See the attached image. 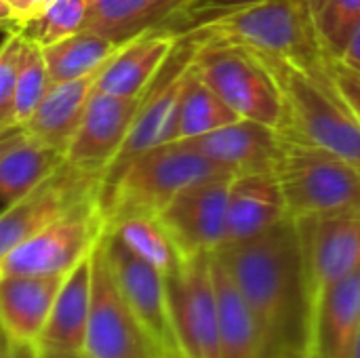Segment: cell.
Instances as JSON below:
<instances>
[{
	"label": "cell",
	"mask_w": 360,
	"mask_h": 358,
	"mask_svg": "<svg viewBox=\"0 0 360 358\" xmlns=\"http://www.w3.org/2000/svg\"><path fill=\"white\" fill-rule=\"evenodd\" d=\"M251 308L264 358L285 346H304L308 300L295 224L287 217L268 232L213 253Z\"/></svg>",
	"instance_id": "cell-1"
},
{
	"label": "cell",
	"mask_w": 360,
	"mask_h": 358,
	"mask_svg": "<svg viewBox=\"0 0 360 358\" xmlns=\"http://www.w3.org/2000/svg\"><path fill=\"white\" fill-rule=\"evenodd\" d=\"M259 57L272 70L285 101L276 129L331 152L360 175V120L340 93L329 65L308 72L274 57Z\"/></svg>",
	"instance_id": "cell-2"
},
{
	"label": "cell",
	"mask_w": 360,
	"mask_h": 358,
	"mask_svg": "<svg viewBox=\"0 0 360 358\" xmlns=\"http://www.w3.org/2000/svg\"><path fill=\"white\" fill-rule=\"evenodd\" d=\"M200 40L245 46L316 72L329 65L308 0H266L192 27Z\"/></svg>",
	"instance_id": "cell-3"
},
{
	"label": "cell",
	"mask_w": 360,
	"mask_h": 358,
	"mask_svg": "<svg viewBox=\"0 0 360 358\" xmlns=\"http://www.w3.org/2000/svg\"><path fill=\"white\" fill-rule=\"evenodd\" d=\"M226 175L188 141H169L135 156L101 188L105 222L127 213L158 215L184 190Z\"/></svg>",
	"instance_id": "cell-4"
},
{
	"label": "cell",
	"mask_w": 360,
	"mask_h": 358,
	"mask_svg": "<svg viewBox=\"0 0 360 358\" xmlns=\"http://www.w3.org/2000/svg\"><path fill=\"white\" fill-rule=\"evenodd\" d=\"M272 175L291 222L360 209V175L352 167L331 152L281 131Z\"/></svg>",
	"instance_id": "cell-5"
},
{
	"label": "cell",
	"mask_w": 360,
	"mask_h": 358,
	"mask_svg": "<svg viewBox=\"0 0 360 358\" xmlns=\"http://www.w3.org/2000/svg\"><path fill=\"white\" fill-rule=\"evenodd\" d=\"M192 68L238 118L257 120L274 129L281 124L285 112L281 87L266 61L253 51L198 38Z\"/></svg>",
	"instance_id": "cell-6"
},
{
	"label": "cell",
	"mask_w": 360,
	"mask_h": 358,
	"mask_svg": "<svg viewBox=\"0 0 360 358\" xmlns=\"http://www.w3.org/2000/svg\"><path fill=\"white\" fill-rule=\"evenodd\" d=\"M103 232L101 198L84 200L6 253L0 276H63L93 251Z\"/></svg>",
	"instance_id": "cell-7"
},
{
	"label": "cell",
	"mask_w": 360,
	"mask_h": 358,
	"mask_svg": "<svg viewBox=\"0 0 360 358\" xmlns=\"http://www.w3.org/2000/svg\"><path fill=\"white\" fill-rule=\"evenodd\" d=\"M91 260L93 293L82 352L89 358H160L116 287L103 249V234L93 247Z\"/></svg>",
	"instance_id": "cell-8"
},
{
	"label": "cell",
	"mask_w": 360,
	"mask_h": 358,
	"mask_svg": "<svg viewBox=\"0 0 360 358\" xmlns=\"http://www.w3.org/2000/svg\"><path fill=\"white\" fill-rule=\"evenodd\" d=\"M177 350L188 358L217 357V291L211 255L184 257L167 276Z\"/></svg>",
	"instance_id": "cell-9"
},
{
	"label": "cell",
	"mask_w": 360,
	"mask_h": 358,
	"mask_svg": "<svg viewBox=\"0 0 360 358\" xmlns=\"http://www.w3.org/2000/svg\"><path fill=\"white\" fill-rule=\"evenodd\" d=\"M101 188L103 179L99 175L84 173L68 162L59 167L49 179L0 213V260L76 205L101 198Z\"/></svg>",
	"instance_id": "cell-10"
},
{
	"label": "cell",
	"mask_w": 360,
	"mask_h": 358,
	"mask_svg": "<svg viewBox=\"0 0 360 358\" xmlns=\"http://www.w3.org/2000/svg\"><path fill=\"white\" fill-rule=\"evenodd\" d=\"M293 224L300 241L308 302L329 285L359 270L360 209L312 215Z\"/></svg>",
	"instance_id": "cell-11"
},
{
	"label": "cell",
	"mask_w": 360,
	"mask_h": 358,
	"mask_svg": "<svg viewBox=\"0 0 360 358\" xmlns=\"http://www.w3.org/2000/svg\"><path fill=\"white\" fill-rule=\"evenodd\" d=\"M230 175H215L177 194L158 219L184 257L213 255L228 241Z\"/></svg>",
	"instance_id": "cell-12"
},
{
	"label": "cell",
	"mask_w": 360,
	"mask_h": 358,
	"mask_svg": "<svg viewBox=\"0 0 360 358\" xmlns=\"http://www.w3.org/2000/svg\"><path fill=\"white\" fill-rule=\"evenodd\" d=\"M103 249L122 300L156 346L158 354L177 350L171 323L167 276L131 253L108 230L103 232Z\"/></svg>",
	"instance_id": "cell-13"
},
{
	"label": "cell",
	"mask_w": 360,
	"mask_h": 358,
	"mask_svg": "<svg viewBox=\"0 0 360 358\" xmlns=\"http://www.w3.org/2000/svg\"><path fill=\"white\" fill-rule=\"evenodd\" d=\"M141 103L143 95L118 97L95 91L65 148V162L103 179L118 156Z\"/></svg>",
	"instance_id": "cell-14"
},
{
	"label": "cell",
	"mask_w": 360,
	"mask_h": 358,
	"mask_svg": "<svg viewBox=\"0 0 360 358\" xmlns=\"http://www.w3.org/2000/svg\"><path fill=\"white\" fill-rule=\"evenodd\" d=\"M230 177L272 173L278 131L257 120L238 118L207 135L184 139Z\"/></svg>",
	"instance_id": "cell-15"
},
{
	"label": "cell",
	"mask_w": 360,
	"mask_h": 358,
	"mask_svg": "<svg viewBox=\"0 0 360 358\" xmlns=\"http://www.w3.org/2000/svg\"><path fill=\"white\" fill-rule=\"evenodd\" d=\"M177 42L179 36L167 27L135 36L133 40L124 42L118 53L103 65L95 91L118 97L146 95L175 51Z\"/></svg>",
	"instance_id": "cell-16"
},
{
	"label": "cell",
	"mask_w": 360,
	"mask_h": 358,
	"mask_svg": "<svg viewBox=\"0 0 360 358\" xmlns=\"http://www.w3.org/2000/svg\"><path fill=\"white\" fill-rule=\"evenodd\" d=\"M360 333V268L308 302L306 342L327 358H348Z\"/></svg>",
	"instance_id": "cell-17"
},
{
	"label": "cell",
	"mask_w": 360,
	"mask_h": 358,
	"mask_svg": "<svg viewBox=\"0 0 360 358\" xmlns=\"http://www.w3.org/2000/svg\"><path fill=\"white\" fill-rule=\"evenodd\" d=\"M63 276H0V333L38 346Z\"/></svg>",
	"instance_id": "cell-18"
},
{
	"label": "cell",
	"mask_w": 360,
	"mask_h": 358,
	"mask_svg": "<svg viewBox=\"0 0 360 358\" xmlns=\"http://www.w3.org/2000/svg\"><path fill=\"white\" fill-rule=\"evenodd\" d=\"M93 253V251H91ZM91 253L80 260L61 281L49 321L40 335V350L80 352L86 335L93 293V260Z\"/></svg>",
	"instance_id": "cell-19"
},
{
	"label": "cell",
	"mask_w": 360,
	"mask_h": 358,
	"mask_svg": "<svg viewBox=\"0 0 360 358\" xmlns=\"http://www.w3.org/2000/svg\"><path fill=\"white\" fill-rule=\"evenodd\" d=\"M287 219L285 200L272 173L232 177L228 192V245L251 241Z\"/></svg>",
	"instance_id": "cell-20"
},
{
	"label": "cell",
	"mask_w": 360,
	"mask_h": 358,
	"mask_svg": "<svg viewBox=\"0 0 360 358\" xmlns=\"http://www.w3.org/2000/svg\"><path fill=\"white\" fill-rule=\"evenodd\" d=\"M103 70V68H101ZM86 74L82 78L65 80L51 84L30 120L23 124V131L53 148L65 152L72 135L76 133L89 99L95 93L99 72Z\"/></svg>",
	"instance_id": "cell-21"
},
{
	"label": "cell",
	"mask_w": 360,
	"mask_h": 358,
	"mask_svg": "<svg viewBox=\"0 0 360 358\" xmlns=\"http://www.w3.org/2000/svg\"><path fill=\"white\" fill-rule=\"evenodd\" d=\"M192 0H91L89 32L114 42H129L135 36L162 27L169 19L181 17Z\"/></svg>",
	"instance_id": "cell-22"
},
{
	"label": "cell",
	"mask_w": 360,
	"mask_h": 358,
	"mask_svg": "<svg viewBox=\"0 0 360 358\" xmlns=\"http://www.w3.org/2000/svg\"><path fill=\"white\" fill-rule=\"evenodd\" d=\"M211 260L217 291V357L264 358V338L251 308L221 262L215 255Z\"/></svg>",
	"instance_id": "cell-23"
},
{
	"label": "cell",
	"mask_w": 360,
	"mask_h": 358,
	"mask_svg": "<svg viewBox=\"0 0 360 358\" xmlns=\"http://www.w3.org/2000/svg\"><path fill=\"white\" fill-rule=\"evenodd\" d=\"M63 165V150L23 131V135L0 154V200L6 205L19 200Z\"/></svg>",
	"instance_id": "cell-24"
},
{
	"label": "cell",
	"mask_w": 360,
	"mask_h": 358,
	"mask_svg": "<svg viewBox=\"0 0 360 358\" xmlns=\"http://www.w3.org/2000/svg\"><path fill=\"white\" fill-rule=\"evenodd\" d=\"M105 230L116 236L131 253L154 266L165 276L173 274L184 255L173 243L171 234L158 219L148 213H127L105 222Z\"/></svg>",
	"instance_id": "cell-25"
},
{
	"label": "cell",
	"mask_w": 360,
	"mask_h": 358,
	"mask_svg": "<svg viewBox=\"0 0 360 358\" xmlns=\"http://www.w3.org/2000/svg\"><path fill=\"white\" fill-rule=\"evenodd\" d=\"M120 46V42H114L89 30H82L55 44L44 46L42 55L51 84L82 78L101 70L118 53Z\"/></svg>",
	"instance_id": "cell-26"
},
{
	"label": "cell",
	"mask_w": 360,
	"mask_h": 358,
	"mask_svg": "<svg viewBox=\"0 0 360 358\" xmlns=\"http://www.w3.org/2000/svg\"><path fill=\"white\" fill-rule=\"evenodd\" d=\"M234 120H238V116L196 74V70L192 68V61H190L184 91L179 97L173 141H184V139H194V137L207 135V133L217 131Z\"/></svg>",
	"instance_id": "cell-27"
},
{
	"label": "cell",
	"mask_w": 360,
	"mask_h": 358,
	"mask_svg": "<svg viewBox=\"0 0 360 358\" xmlns=\"http://www.w3.org/2000/svg\"><path fill=\"white\" fill-rule=\"evenodd\" d=\"M91 0H53L36 19L27 21L19 32L40 49L55 44L86 27Z\"/></svg>",
	"instance_id": "cell-28"
},
{
	"label": "cell",
	"mask_w": 360,
	"mask_h": 358,
	"mask_svg": "<svg viewBox=\"0 0 360 358\" xmlns=\"http://www.w3.org/2000/svg\"><path fill=\"white\" fill-rule=\"evenodd\" d=\"M314 27L329 59H340L360 25V0H308Z\"/></svg>",
	"instance_id": "cell-29"
},
{
	"label": "cell",
	"mask_w": 360,
	"mask_h": 358,
	"mask_svg": "<svg viewBox=\"0 0 360 358\" xmlns=\"http://www.w3.org/2000/svg\"><path fill=\"white\" fill-rule=\"evenodd\" d=\"M49 87H51V80H49V72H46L42 49L36 42L25 38L23 40V49H21L17 82H15L13 118H11L13 124L23 127L30 120V116L34 114L38 103L46 95Z\"/></svg>",
	"instance_id": "cell-30"
},
{
	"label": "cell",
	"mask_w": 360,
	"mask_h": 358,
	"mask_svg": "<svg viewBox=\"0 0 360 358\" xmlns=\"http://www.w3.org/2000/svg\"><path fill=\"white\" fill-rule=\"evenodd\" d=\"M23 40L19 30H8V36L0 42V127L13 124V97Z\"/></svg>",
	"instance_id": "cell-31"
},
{
	"label": "cell",
	"mask_w": 360,
	"mask_h": 358,
	"mask_svg": "<svg viewBox=\"0 0 360 358\" xmlns=\"http://www.w3.org/2000/svg\"><path fill=\"white\" fill-rule=\"evenodd\" d=\"M257 2H266V0H192L188 11L181 17L190 21V27H188V32H190L192 27H196L200 23H207L215 17L240 11V8L257 4Z\"/></svg>",
	"instance_id": "cell-32"
},
{
	"label": "cell",
	"mask_w": 360,
	"mask_h": 358,
	"mask_svg": "<svg viewBox=\"0 0 360 358\" xmlns=\"http://www.w3.org/2000/svg\"><path fill=\"white\" fill-rule=\"evenodd\" d=\"M329 70H331V76H333L340 93L344 95V99L348 101V106L352 108V112L360 120V72L340 59H331Z\"/></svg>",
	"instance_id": "cell-33"
},
{
	"label": "cell",
	"mask_w": 360,
	"mask_h": 358,
	"mask_svg": "<svg viewBox=\"0 0 360 358\" xmlns=\"http://www.w3.org/2000/svg\"><path fill=\"white\" fill-rule=\"evenodd\" d=\"M53 0H6L13 15V30L23 27L27 21L36 19Z\"/></svg>",
	"instance_id": "cell-34"
},
{
	"label": "cell",
	"mask_w": 360,
	"mask_h": 358,
	"mask_svg": "<svg viewBox=\"0 0 360 358\" xmlns=\"http://www.w3.org/2000/svg\"><path fill=\"white\" fill-rule=\"evenodd\" d=\"M0 358H42L38 346L34 344H21L4 338L0 333Z\"/></svg>",
	"instance_id": "cell-35"
},
{
	"label": "cell",
	"mask_w": 360,
	"mask_h": 358,
	"mask_svg": "<svg viewBox=\"0 0 360 358\" xmlns=\"http://www.w3.org/2000/svg\"><path fill=\"white\" fill-rule=\"evenodd\" d=\"M340 61L348 63L350 68L359 70L360 72V25L352 32V36L348 38L346 46H344V53L340 57Z\"/></svg>",
	"instance_id": "cell-36"
},
{
	"label": "cell",
	"mask_w": 360,
	"mask_h": 358,
	"mask_svg": "<svg viewBox=\"0 0 360 358\" xmlns=\"http://www.w3.org/2000/svg\"><path fill=\"white\" fill-rule=\"evenodd\" d=\"M21 135H23V127H17V124L0 127V154H2L8 146H13Z\"/></svg>",
	"instance_id": "cell-37"
},
{
	"label": "cell",
	"mask_w": 360,
	"mask_h": 358,
	"mask_svg": "<svg viewBox=\"0 0 360 358\" xmlns=\"http://www.w3.org/2000/svg\"><path fill=\"white\" fill-rule=\"evenodd\" d=\"M266 358H306V350L304 346H285L281 350H274Z\"/></svg>",
	"instance_id": "cell-38"
},
{
	"label": "cell",
	"mask_w": 360,
	"mask_h": 358,
	"mask_svg": "<svg viewBox=\"0 0 360 358\" xmlns=\"http://www.w3.org/2000/svg\"><path fill=\"white\" fill-rule=\"evenodd\" d=\"M0 27L13 30V15H11L6 0H0Z\"/></svg>",
	"instance_id": "cell-39"
},
{
	"label": "cell",
	"mask_w": 360,
	"mask_h": 358,
	"mask_svg": "<svg viewBox=\"0 0 360 358\" xmlns=\"http://www.w3.org/2000/svg\"><path fill=\"white\" fill-rule=\"evenodd\" d=\"M40 350V348H38ZM42 358H89L82 350L80 352H55V350H40Z\"/></svg>",
	"instance_id": "cell-40"
},
{
	"label": "cell",
	"mask_w": 360,
	"mask_h": 358,
	"mask_svg": "<svg viewBox=\"0 0 360 358\" xmlns=\"http://www.w3.org/2000/svg\"><path fill=\"white\" fill-rule=\"evenodd\" d=\"M304 350H306V358H327L312 342H306L304 344Z\"/></svg>",
	"instance_id": "cell-41"
},
{
	"label": "cell",
	"mask_w": 360,
	"mask_h": 358,
	"mask_svg": "<svg viewBox=\"0 0 360 358\" xmlns=\"http://www.w3.org/2000/svg\"><path fill=\"white\" fill-rule=\"evenodd\" d=\"M348 358H360V333L356 335V340H354V344H352V348H350Z\"/></svg>",
	"instance_id": "cell-42"
},
{
	"label": "cell",
	"mask_w": 360,
	"mask_h": 358,
	"mask_svg": "<svg viewBox=\"0 0 360 358\" xmlns=\"http://www.w3.org/2000/svg\"><path fill=\"white\" fill-rule=\"evenodd\" d=\"M160 358H188V357H186V354H181L179 350H171V352L160 354Z\"/></svg>",
	"instance_id": "cell-43"
}]
</instances>
